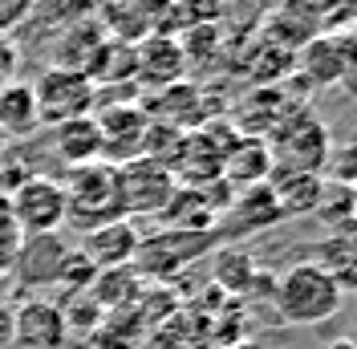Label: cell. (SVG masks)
I'll return each mask as SVG.
<instances>
[{
	"label": "cell",
	"mask_w": 357,
	"mask_h": 349,
	"mask_svg": "<svg viewBox=\"0 0 357 349\" xmlns=\"http://www.w3.org/2000/svg\"><path fill=\"white\" fill-rule=\"evenodd\" d=\"M272 313L280 325H292V329H309V325H325L341 313V288H337L325 268L312 260H292L276 284H272Z\"/></svg>",
	"instance_id": "1"
},
{
	"label": "cell",
	"mask_w": 357,
	"mask_h": 349,
	"mask_svg": "<svg viewBox=\"0 0 357 349\" xmlns=\"http://www.w3.org/2000/svg\"><path fill=\"white\" fill-rule=\"evenodd\" d=\"M268 151H272V158H276L280 167L325 174L333 138H329V126H325L309 106H296V102H292V106L284 110V118H280V126L268 134Z\"/></svg>",
	"instance_id": "2"
},
{
	"label": "cell",
	"mask_w": 357,
	"mask_h": 349,
	"mask_svg": "<svg viewBox=\"0 0 357 349\" xmlns=\"http://www.w3.org/2000/svg\"><path fill=\"white\" fill-rule=\"evenodd\" d=\"M61 191H66V223H73L77 232H93L110 219H122L114 167L102 158L86 167H69V174L61 179Z\"/></svg>",
	"instance_id": "3"
},
{
	"label": "cell",
	"mask_w": 357,
	"mask_h": 349,
	"mask_svg": "<svg viewBox=\"0 0 357 349\" xmlns=\"http://www.w3.org/2000/svg\"><path fill=\"white\" fill-rule=\"evenodd\" d=\"M33 86L37 98V114H41V126H61L73 118H89L98 106V86L93 77L77 73V69H61V66H45Z\"/></svg>",
	"instance_id": "4"
},
{
	"label": "cell",
	"mask_w": 357,
	"mask_h": 349,
	"mask_svg": "<svg viewBox=\"0 0 357 349\" xmlns=\"http://www.w3.org/2000/svg\"><path fill=\"white\" fill-rule=\"evenodd\" d=\"M114 187H118V211L122 219L138 216H162V207L171 203L178 179L155 158H130L122 167H114Z\"/></svg>",
	"instance_id": "5"
},
{
	"label": "cell",
	"mask_w": 357,
	"mask_h": 349,
	"mask_svg": "<svg viewBox=\"0 0 357 349\" xmlns=\"http://www.w3.org/2000/svg\"><path fill=\"white\" fill-rule=\"evenodd\" d=\"M8 211L17 219L21 236H53L66 228V191H61V179H49V174H33L24 179L21 187L8 191Z\"/></svg>",
	"instance_id": "6"
},
{
	"label": "cell",
	"mask_w": 357,
	"mask_h": 349,
	"mask_svg": "<svg viewBox=\"0 0 357 349\" xmlns=\"http://www.w3.org/2000/svg\"><path fill=\"white\" fill-rule=\"evenodd\" d=\"M215 236L220 232H171V228H162L155 236H142L138 256H134V272L142 281H167L178 268H187L195 256H203L215 244Z\"/></svg>",
	"instance_id": "7"
},
{
	"label": "cell",
	"mask_w": 357,
	"mask_h": 349,
	"mask_svg": "<svg viewBox=\"0 0 357 349\" xmlns=\"http://www.w3.org/2000/svg\"><path fill=\"white\" fill-rule=\"evenodd\" d=\"M93 122H98V134H102V163L122 167V163H130V158H142V154H146L151 118H146V110L142 106H134V102H118V106H106Z\"/></svg>",
	"instance_id": "8"
},
{
	"label": "cell",
	"mask_w": 357,
	"mask_h": 349,
	"mask_svg": "<svg viewBox=\"0 0 357 349\" xmlns=\"http://www.w3.org/2000/svg\"><path fill=\"white\" fill-rule=\"evenodd\" d=\"M280 219H284L280 216V203L268 191V183H256V187H244V191L231 195V203L223 207L220 223H215V232H223L227 240H244V236L276 228Z\"/></svg>",
	"instance_id": "9"
},
{
	"label": "cell",
	"mask_w": 357,
	"mask_h": 349,
	"mask_svg": "<svg viewBox=\"0 0 357 349\" xmlns=\"http://www.w3.org/2000/svg\"><path fill=\"white\" fill-rule=\"evenodd\" d=\"M354 57H357V29H349V33H317L301 49V77L309 86H337Z\"/></svg>",
	"instance_id": "10"
},
{
	"label": "cell",
	"mask_w": 357,
	"mask_h": 349,
	"mask_svg": "<svg viewBox=\"0 0 357 349\" xmlns=\"http://www.w3.org/2000/svg\"><path fill=\"white\" fill-rule=\"evenodd\" d=\"M66 256H69V244L57 232L53 236H24L17 256H13L17 284H24V288H57Z\"/></svg>",
	"instance_id": "11"
},
{
	"label": "cell",
	"mask_w": 357,
	"mask_h": 349,
	"mask_svg": "<svg viewBox=\"0 0 357 349\" xmlns=\"http://www.w3.org/2000/svg\"><path fill=\"white\" fill-rule=\"evenodd\" d=\"M8 329H13V341L21 349H66L69 341L66 317L53 301H24L13 313Z\"/></svg>",
	"instance_id": "12"
},
{
	"label": "cell",
	"mask_w": 357,
	"mask_h": 349,
	"mask_svg": "<svg viewBox=\"0 0 357 349\" xmlns=\"http://www.w3.org/2000/svg\"><path fill=\"white\" fill-rule=\"evenodd\" d=\"M183 69H187V49L175 41V37H142L134 45V77H142L146 86L167 89L183 82Z\"/></svg>",
	"instance_id": "13"
},
{
	"label": "cell",
	"mask_w": 357,
	"mask_h": 349,
	"mask_svg": "<svg viewBox=\"0 0 357 349\" xmlns=\"http://www.w3.org/2000/svg\"><path fill=\"white\" fill-rule=\"evenodd\" d=\"M138 244H142V236H138L134 219H110V223L86 232L82 252H86L89 260L98 264V272H102V268H126V264H134Z\"/></svg>",
	"instance_id": "14"
},
{
	"label": "cell",
	"mask_w": 357,
	"mask_h": 349,
	"mask_svg": "<svg viewBox=\"0 0 357 349\" xmlns=\"http://www.w3.org/2000/svg\"><path fill=\"white\" fill-rule=\"evenodd\" d=\"M45 142H49V154L61 167H86V163L102 158V134H98L93 114L61 122V126H45Z\"/></svg>",
	"instance_id": "15"
},
{
	"label": "cell",
	"mask_w": 357,
	"mask_h": 349,
	"mask_svg": "<svg viewBox=\"0 0 357 349\" xmlns=\"http://www.w3.org/2000/svg\"><path fill=\"white\" fill-rule=\"evenodd\" d=\"M268 191L276 195L280 203V216H312L317 203H321V191H325V174H312V171H296V167H272L268 174Z\"/></svg>",
	"instance_id": "16"
},
{
	"label": "cell",
	"mask_w": 357,
	"mask_h": 349,
	"mask_svg": "<svg viewBox=\"0 0 357 349\" xmlns=\"http://www.w3.org/2000/svg\"><path fill=\"white\" fill-rule=\"evenodd\" d=\"M276 167V158L268 151L264 138H236V147L223 154V183L231 191H244V187H256V183H268V174Z\"/></svg>",
	"instance_id": "17"
},
{
	"label": "cell",
	"mask_w": 357,
	"mask_h": 349,
	"mask_svg": "<svg viewBox=\"0 0 357 349\" xmlns=\"http://www.w3.org/2000/svg\"><path fill=\"white\" fill-rule=\"evenodd\" d=\"M37 131H41V114H37L33 86L21 77H8L0 86V134L17 142V138H33Z\"/></svg>",
	"instance_id": "18"
},
{
	"label": "cell",
	"mask_w": 357,
	"mask_h": 349,
	"mask_svg": "<svg viewBox=\"0 0 357 349\" xmlns=\"http://www.w3.org/2000/svg\"><path fill=\"white\" fill-rule=\"evenodd\" d=\"M142 276L134 272V264L126 268H102L93 284H89V297L102 305V313H114V309H130L138 297H142Z\"/></svg>",
	"instance_id": "19"
},
{
	"label": "cell",
	"mask_w": 357,
	"mask_h": 349,
	"mask_svg": "<svg viewBox=\"0 0 357 349\" xmlns=\"http://www.w3.org/2000/svg\"><path fill=\"white\" fill-rule=\"evenodd\" d=\"M309 260L325 268V276L341 288V297H345V292H357V248L341 244L337 236H325V240L312 248Z\"/></svg>",
	"instance_id": "20"
},
{
	"label": "cell",
	"mask_w": 357,
	"mask_h": 349,
	"mask_svg": "<svg viewBox=\"0 0 357 349\" xmlns=\"http://www.w3.org/2000/svg\"><path fill=\"white\" fill-rule=\"evenodd\" d=\"M312 216L321 219L329 232H337L345 219L357 216V187H345V183H329L325 179V191H321V203H317Z\"/></svg>",
	"instance_id": "21"
},
{
	"label": "cell",
	"mask_w": 357,
	"mask_h": 349,
	"mask_svg": "<svg viewBox=\"0 0 357 349\" xmlns=\"http://www.w3.org/2000/svg\"><path fill=\"white\" fill-rule=\"evenodd\" d=\"M57 309H61V317H66L69 333H86V337H93L98 325L106 321L102 305H98L89 292H73V297H66V305H57Z\"/></svg>",
	"instance_id": "22"
},
{
	"label": "cell",
	"mask_w": 357,
	"mask_h": 349,
	"mask_svg": "<svg viewBox=\"0 0 357 349\" xmlns=\"http://www.w3.org/2000/svg\"><path fill=\"white\" fill-rule=\"evenodd\" d=\"M325 179H329V183L357 187V126L349 131V138H345V142H333L329 163H325Z\"/></svg>",
	"instance_id": "23"
},
{
	"label": "cell",
	"mask_w": 357,
	"mask_h": 349,
	"mask_svg": "<svg viewBox=\"0 0 357 349\" xmlns=\"http://www.w3.org/2000/svg\"><path fill=\"white\" fill-rule=\"evenodd\" d=\"M312 8L325 24V33H349V24L357 21V0H317Z\"/></svg>",
	"instance_id": "24"
},
{
	"label": "cell",
	"mask_w": 357,
	"mask_h": 349,
	"mask_svg": "<svg viewBox=\"0 0 357 349\" xmlns=\"http://www.w3.org/2000/svg\"><path fill=\"white\" fill-rule=\"evenodd\" d=\"M138 349H195V346H191V337L175 321H162V325L146 329V337L138 341Z\"/></svg>",
	"instance_id": "25"
},
{
	"label": "cell",
	"mask_w": 357,
	"mask_h": 349,
	"mask_svg": "<svg viewBox=\"0 0 357 349\" xmlns=\"http://www.w3.org/2000/svg\"><path fill=\"white\" fill-rule=\"evenodd\" d=\"M33 4H37V0H0V33L17 29V24L33 13Z\"/></svg>",
	"instance_id": "26"
},
{
	"label": "cell",
	"mask_w": 357,
	"mask_h": 349,
	"mask_svg": "<svg viewBox=\"0 0 357 349\" xmlns=\"http://www.w3.org/2000/svg\"><path fill=\"white\" fill-rule=\"evenodd\" d=\"M17 61H21V49H17V41H13L8 33H0V82H8V77H13Z\"/></svg>",
	"instance_id": "27"
},
{
	"label": "cell",
	"mask_w": 357,
	"mask_h": 349,
	"mask_svg": "<svg viewBox=\"0 0 357 349\" xmlns=\"http://www.w3.org/2000/svg\"><path fill=\"white\" fill-rule=\"evenodd\" d=\"M329 236H337L341 244H349V248H357V216H354V219H345V223H341L337 232H329Z\"/></svg>",
	"instance_id": "28"
},
{
	"label": "cell",
	"mask_w": 357,
	"mask_h": 349,
	"mask_svg": "<svg viewBox=\"0 0 357 349\" xmlns=\"http://www.w3.org/2000/svg\"><path fill=\"white\" fill-rule=\"evenodd\" d=\"M325 349H354V346H349L345 337H337V341H329V346H325Z\"/></svg>",
	"instance_id": "29"
},
{
	"label": "cell",
	"mask_w": 357,
	"mask_h": 349,
	"mask_svg": "<svg viewBox=\"0 0 357 349\" xmlns=\"http://www.w3.org/2000/svg\"><path fill=\"white\" fill-rule=\"evenodd\" d=\"M4 154H8V138H4V134H0V158H4Z\"/></svg>",
	"instance_id": "30"
},
{
	"label": "cell",
	"mask_w": 357,
	"mask_h": 349,
	"mask_svg": "<svg viewBox=\"0 0 357 349\" xmlns=\"http://www.w3.org/2000/svg\"><path fill=\"white\" fill-rule=\"evenodd\" d=\"M345 341H349V346L357 349V325H354V333H349V337H345Z\"/></svg>",
	"instance_id": "31"
}]
</instances>
